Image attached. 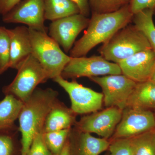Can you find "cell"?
<instances>
[{"mask_svg": "<svg viewBox=\"0 0 155 155\" xmlns=\"http://www.w3.org/2000/svg\"><path fill=\"white\" fill-rule=\"evenodd\" d=\"M133 16L129 5L111 13H92L87 29L70 50V57H84L95 47L105 43L116 32L128 25Z\"/></svg>", "mask_w": 155, "mask_h": 155, "instance_id": "cell-1", "label": "cell"}, {"mask_svg": "<svg viewBox=\"0 0 155 155\" xmlns=\"http://www.w3.org/2000/svg\"><path fill=\"white\" fill-rule=\"evenodd\" d=\"M58 91L51 88L37 87L28 99L23 102L19 118L21 134V155H26L35 137L43 132L46 117L58 101Z\"/></svg>", "mask_w": 155, "mask_h": 155, "instance_id": "cell-2", "label": "cell"}, {"mask_svg": "<svg viewBox=\"0 0 155 155\" xmlns=\"http://www.w3.org/2000/svg\"><path fill=\"white\" fill-rule=\"evenodd\" d=\"M150 48L144 34L134 25L128 24L103 44L99 52L107 61L117 64L137 53Z\"/></svg>", "mask_w": 155, "mask_h": 155, "instance_id": "cell-3", "label": "cell"}, {"mask_svg": "<svg viewBox=\"0 0 155 155\" xmlns=\"http://www.w3.org/2000/svg\"><path fill=\"white\" fill-rule=\"evenodd\" d=\"M29 30L32 55L47 72L50 79L61 75L71 57L64 52L47 32L29 28Z\"/></svg>", "mask_w": 155, "mask_h": 155, "instance_id": "cell-4", "label": "cell"}, {"mask_svg": "<svg viewBox=\"0 0 155 155\" xmlns=\"http://www.w3.org/2000/svg\"><path fill=\"white\" fill-rule=\"evenodd\" d=\"M17 73L11 84L3 88L5 94H12L24 102L38 85L50 79L47 72L32 54L17 67Z\"/></svg>", "mask_w": 155, "mask_h": 155, "instance_id": "cell-5", "label": "cell"}, {"mask_svg": "<svg viewBox=\"0 0 155 155\" xmlns=\"http://www.w3.org/2000/svg\"><path fill=\"white\" fill-rule=\"evenodd\" d=\"M121 69L116 63L107 61L101 56L89 58H72L62 72L61 76L69 78L93 77L122 74Z\"/></svg>", "mask_w": 155, "mask_h": 155, "instance_id": "cell-6", "label": "cell"}, {"mask_svg": "<svg viewBox=\"0 0 155 155\" xmlns=\"http://www.w3.org/2000/svg\"><path fill=\"white\" fill-rule=\"evenodd\" d=\"M102 90L106 108L115 107L123 110L137 83L123 74L90 78Z\"/></svg>", "mask_w": 155, "mask_h": 155, "instance_id": "cell-7", "label": "cell"}, {"mask_svg": "<svg viewBox=\"0 0 155 155\" xmlns=\"http://www.w3.org/2000/svg\"><path fill=\"white\" fill-rule=\"evenodd\" d=\"M53 80L69 95L71 109L76 115L90 114L101 109L104 103L102 93L85 87L75 80L68 81L61 75Z\"/></svg>", "mask_w": 155, "mask_h": 155, "instance_id": "cell-8", "label": "cell"}, {"mask_svg": "<svg viewBox=\"0 0 155 155\" xmlns=\"http://www.w3.org/2000/svg\"><path fill=\"white\" fill-rule=\"evenodd\" d=\"M122 114V110L119 108H107L102 111L83 116L78 122H75L74 128L79 131L95 133L108 139L114 135Z\"/></svg>", "mask_w": 155, "mask_h": 155, "instance_id": "cell-9", "label": "cell"}, {"mask_svg": "<svg viewBox=\"0 0 155 155\" xmlns=\"http://www.w3.org/2000/svg\"><path fill=\"white\" fill-rule=\"evenodd\" d=\"M155 129L154 114L152 111L126 107L113 135V139L131 138Z\"/></svg>", "mask_w": 155, "mask_h": 155, "instance_id": "cell-10", "label": "cell"}, {"mask_svg": "<svg viewBox=\"0 0 155 155\" xmlns=\"http://www.w3.org/2000/svg\"><path fill=\"white\" fill-rule=\"evenodd\" d=\"M6 23H22L29 28L47 32L45 25L44 0H22L2 16Z\"/></svg>", "mask_w": 155, "mask_h": 155, "instance_id": "cell-11", "label": "cell"}, {"mask_svg": "<svg viewBox=\"0 0 155 155\" xmlns=\"http://www.w3.org/2000/svg\"><path fill=\"white\" fill-rule=\"evenodd\" d=\"M89 21V19L80 13L57 19L50 24L49 35L68 53L78 35L87 28Z\"/></svg>", "mask_w": 155, "mask_h": 155, "instance_id": "cell-12", "label": "cell"}, {"mask_svg": "<svg viewBox=\"0 0 155 155\" xmlns=\"http://www.w3.org/2000/svg\"><path fill=\"white\" fill-rule=\"evenodd\" d=\"M122 74L136 83L150 80L155 67V53L152 48L142 51L117 63Z\"/></svg>", "mask_w": 155, "mask_h": 155, "instance_id": "cell-13", "label": "cell"}, {"mask_svg": "<svg viewBox=\"0 0 155 155\" xmlns=\"http://www.w3.org/2000/svg\"><path fill=\"white\" fill-rule=\"evenodd\" d=\"M71 155H99L107 150L110 142L87 132L71 128L69 137Z\"/></svg>", "mask_w": 155, "mask_h": 155, "instance_id": "cell-14", "label": "cell"}, {"mask_svg": "<svg viewBox=\"0 0 155 155\" xmlns=\"http://www.w3.org/2000/svg\"><path fill=\"white\" fill-rule=\"evenodd\" d=\"M11 45L10 68L17 69L19 64L32 52L29 28L18 26L7 28Z\"/></svg>", "mask_w": 155, "mask_h": 155, "instance_id": "cell-15", "label": "cell"}, {"mask_svg": "<svg viewBox=\"0 0 155 155\" xmlns=\"http://www.w3.org/2000/svg\"><path fill=\"white\" fill-rule=\"evenodd\" d=\"M75 115L71 108H67L58 100L47 115L43 133L70 129L76 122Z\"/></svg>", "mask_w": 155, "mask_h": 155, "instance_id": "cell-16", "label": "cell"}, {"mask_svg": "<svg viewBox=\"0 0 155 155\" xmlns=\"http://www.w3.org/2000/svg\"><path fill=\"white\" fill-rule=\"evenodd\" d=\"M127 107L146 110H155V82L149 80L137 84Z\"/></svg>", "mask_w": 155, "mask_h": 155, "instance_id": "cell-17", "label": "cell"}, {"mask_svg": "<svg viewBox=\"0 0 155 155\" xmlns=\"http://www.w3.org/2000/svg\"><path fill=\"white\" fill-rule=\"evenodd\" d=\"M23 105L22 101L13 95H5L0 102V131L13 129Z\"/></svg>", "mask_w": 155, "mask_h": 155, "instance_id": "cell-18", "label": "cell"}, {"mask_svg": "<svg viewBox=\"0 0 155 155\" xmlns=\"http://www.w3.org/2000/svg\"><path fill=\"white\" fill-rule=\"evenodd\" d=\"M44 4L45 20L54 21L80 13L78 6L70 0H44Z\"/></svg>", "mask_w": 155, "mask_h": 155, "instance_id": "cell-19", "label": "cell"}, {"mask_svg": "<svg viewBox=\"0 0 155 155\" xmlns=\"http://www.w3.org/2000/svg\"><path fill=\"white\" fill-rule=\"evenodd\" d=\"M153 10L146 9L134 15V25L144 34L155 53V26L153 21Z\"/></svg>", "mask_w": 155, "mask_h": 155, "instance_id": "cell-20", "label": "cell"}, {"mask_svg": "<svg viewBox=\"0 0 155 155\" xmlns=\"http://www.w3.org/2000/svg\"><path fill=\"white\" fill-rule=\"evenodd\" d=\"M130 138L133 155H155V130Z\"/></svg>", "mask_w": 155, "mask_h": 155, "instance_id": "cell-21", "label": "cell"}, {"mask_svg": "<svg viewBox=\"0 0 155 155\" xmlns=\"http://www.w3.org/2000/svg\"><path fill=\"white\" fill-rule=\"evenodd\" d=\"M71 129L43 133L45 143L53 155H59L61 154L69 138Z\"/></svg>", "mask_w": 155, "mask_h": 155, "instance_id": "cell-22", "label": "cell"}, {"mask_svg": "<svg viewBox=\"0 0 155 155\" xmlns=\"http://www.w3.org/2000/svg\"><path fill=\"white\" fill-rule=\"evenodd\" d=\"M131 0H89L92 13L104 14L118 11L129 5Z\"/></svg>", "mask_w": 155, "mask_h": 155, "instance_id": "cell-23", "label": "cell"}, {"mask_svg": "<svg viewBox=\"0 0 155 155\" xmlns=\"http://www.w3.org/2000/svg\"><path fill=\"white\" fill-rule=\"evenodd\" d=\"M11 45L7 28L0 26V75L10 68Z\"/></svg>", "mask_w": 155, "mask_h": 155, "instance_id": "cell-24", "label": "cell"}, {"mask_svg": "<svg viewBox=\"0 0 155 155\" xmlns=\"http://www.w3.org/2000/svg\"><path fill=\"white\" fill-rule=\"evenodd\" d=\"M108 149L110 155H133L130 138L113 139Z\"/></svg>", "mask_w": 155, "mask_h": 155, "instance_id": "cell-25", "label": "cell"}, {"mask_svg": "<svg viewBox=\"0 0 155 155\" xmlns=\"http://www.w3.org/2000/svg\"><path fill=\"white\" fill-rule=\"evenodd\" d=\"M26 155H54L45 143L43 132L37 134Z\"/></svg>", "mask_w": 155, "mask_h": 155, "instance_id": "cell-26", "label": "cell"}, {"mask_svg": "<svg viewBox=\"0 0 155 155\" xmlns=\"http://www.w3.org/2000/svg\"><path fill=\"white\" fill-rule=\"evenodd\" d=\"M7 131H0V155H14L15 144L14 139Z\"/></svg>", "mask_w": 155, "mask_h": 155, "instance_id": "cell-27", "label": "cell"}, {"mask_svg": "<svg viewBox=\"0 0 155 155\" xmlns=\"http://www.w3.org/2000/svg\"><path fill=\"white\" fill-rule=\"evenodd\" d=\"M129 7L134 15L146 9L153 10L155 14V0H131Z\"/></svg>", "mask_w": 155, "mask_h": 155, "instance_id": "cell-28", "label": "cell"}, {"mask_svg": "<svg viewBox=\"0 0 155 155\" xmlns=\"http://www.w3.org/2000/svg\"><path fill=\"white\" fill-rule=\"evenodd\" d=\"M22 0H0V15L8 13Z\"/></svg>", "mask_w": 155, "mask_h": 155, "instance_id": "cell-29", "label": "cell"}, {"mask_svg": "<svg viewBox=\"0 0 155 155\" xmlns=\"http://www.w3.org/2000/svg\"><path fill=\"white\" fill-rule=\"evenodd\" d=\"M76 4L80 10V13L87 17L89 15L90 8L89 0H70Z\"/></svg>", "mask_w": 155, "mask_h": 155, "instance_id": "cell-30", "label": "cell"}, {"mask_svg": "<svg viewBox=\"0 0 155 155\" xmlns=\"http://www.w3.org/2000/svg\"><path fill=\"white\" fill-rule=\"evenodd\" d=\"M59 155H71L70 143H69V138H68V140H67L66 144L64 146L62 152Z\"/></svg>", "mask_w": 155, "mask_h": 155, "instance_id": "cell-31", "label": "cell"}, {"mask_svg": "<svg viewBox=\"0 0 155 155\" xmlns=\"http://www.w3.org/2000/svg\"><path fill=\"white\" fill-rule=\"evenodd\" d=\"M150 80L151 81L153 82H155V67L154 69L152 75Z\"/></svg>", "mask_w": 155, "mask_h": 155, "instance_id": "cell-32", "label": "cell"}, {"mask_svg": "<svg viewBox=\"0 0 155 155\" xmlns=\"http://www.w3.org/2000/svg\"><path fill=\"white\" fill-rule=\"evenodd\" d=\"M154 116H155V113H154Z\"/></svg>", "mask_w": 155, "mask_h": 155, "instance_id": "cell-33", "label": "cell"}, {"mask_svg": "<svg viewBox=\"0 0 155 155\" xmlns=\"http://www.w3.org/2000/svg\"><path fill=\"white\" fill-rule=\"evenodd\" d=\"M110 155L107 154V155Z\"/></svg>", "mask_w": 155, "mask_h": 155, "instance_id": "cell-34", "label": "cell"}, {"mask_svg": "<svg viewBox=\"0 0 155 155\" xmlns=\"http://www.w3.org/2000/svg\"></svg>", "mask_w": 155, "mask_h": 155, "instance_id": "cell-35", "label": "cell"}]
</instances>
